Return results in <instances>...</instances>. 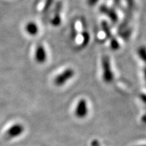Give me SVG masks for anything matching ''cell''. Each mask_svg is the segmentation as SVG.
Segmentation results:
<instances>
[{
  "mask_svg": "<svg viewBox=\"0 0 146 146\" xmlns=\"http://www.w3.org/2000/svg\"><path fill=\"white\" fill-rule=\"evenodd\" d=\"M91 145H92V146H99V144H98V141H94L92 143H91Z\"/></svg>",
  "mask_w": 146,
  "mask_h": 146,
  "instance_id": "cell-15",
  "label": "cell"
},
{
  "mask_svg": "<svg viewBox=\"0 0 146 146\" xmlns=\"http://www.w3.org/2000/svg\"><path fill=\"white\" fill-rule=\"evenodd\" d=\"M98 1H99V0H87V3L90 6H94Z\"/></svg>",
  "mask_w": 146,
  "mask_h": 146,
  "instance_id": "cell-13",
  "label": "cell"
},
{
  "mask_svg": "<svg viewBox=\"0 0 146 146\" xmlns=\"http://www.w3.org/2000/svg\"><path fill=\"white\" fill-rule=\"evenodd\" d=\"M102 29H103L104 31L105 32L106 35L109 39H111V36H112V33H111L110 29L109 28L108 25L107 23H106L105 21H104L102 23Z\"/></svg>",
  "mask_w": 146,
  "mask_h": 146,
  "instance_id": "cell-10",
  "label": "cell"
},
{
  "mask_svg": "<svg viewBox=\"0 0 146 146\" xmlns=\"http://www.w3.org/2000/svg\"><path fill=\"white\" fill-rule=\"evenodd\" d=\"M142 146H146V145H142Z\"/></svg>",
  "mask_w": 146,
  "mask_h": 146,
  "instance_id": "cell-18",
  "label": "cell"
},
{
  "mask_svg": "<svg viewBox=\"0 0 146 146\" xmlns=\"http://www.w3.org/2000/svg\"><path fill=\"white\" fill-rule=\"evenodd\" d=\"M26 30L29 34L31 35H35L37 33L39 29H38L37 26L35 24L33 23H30L27 25Z\"/></svg>",
  "mask_w": 146,
  "mask_h": 146,
  "instance_id": "cell-9",
  "label": "cell"
},
{
  "mask_svg": "<svg viewBox=\"0 0 146 146\" xmlns=\"http://www.w3.org/2000/svg\"><path fill=\"white\" fill-rule=\"evenodd\" d=\"M138 54L139 57L143 61L146 63V48L144 47H141L139 49Z\"/></svg>",
  "mask_w": 146,
  "mask_h": 146,
  "instance_id": "cell-11",
  "label": "cell"
},
{
  "mask_svg": "<svg viewBox=\"0 0 146 146\" xmlns=\"http://www.w3.org/2000/svg\"><path fill=\"white\" fill-rule=\"evenodd\" d=\"M74 74V71L72 68H67L56 76L54 79V83L57 86H61L72 78Z\"/></svg>",
  "mask_w": 146,
  "mask_h": 146,
  "instance_id": "cell-2",
  "label": "cell"
},
{
  "mask_svg": "<svg viewBox=\"0 0 146 146\" xmlns=\"http://www.w3.org/2000/svg\"><path fill=\"white\" fill-rule=\"evenodd\" d=\"M144 74H145V81H146V68L144 70Z\"/></svg>",
  "mask_w": 146,
  "mask_h": 146,
  "instance_id": "cell-17",
  "label": "cell"
},
{
  "mask_svg": "<svg viewBox=\"0 0 146 146\" xmlns=\"http://www.w3.org/2000/svg\"><path fill=\"white\" fill-rule=\"evenodd\" d=\"M110 46L112 47V50H118L119 48L120 45L119 43H118V41H116V39L114 38H111V41H110Z\"/></svg>",
  "mask_w": 146,
  "mask_h": 146,
  "instance_id": "cell-12",
  "label": "cell"
},
{
  "mask_svg": "<svg viewBox=\"0 0 146 146\" xmlns=\"http://www.w3.org/2000/svg\"><path fill=\"white\" fill-rule=\"evenodd\" d=\"M100 11L104 13L106 15L108 16V17L110 18V19L112 21L113 23H116L118 21V16L114 10H113L112 9L108 8V7L105 6V5H102L100 8Z\"/></svg>",
  "mask_w": 146,
  "mask_h": 146,
  "instance_id": "cell-6",
  "label": "cell"
},
{
  "mask_svg": "<svg viewBox=\"0 0 146 146\" xmlns=\"http://www.w3.org/2000/svg\"><path fill=\"white\" fill-rule=\"evenodd\" d=\"M88 109H87V102L85 100H81L78 102L75 110L76 116L78 118H83L87 114Z\"/></svg>",
  "mask_w": 146,
  "mask_h": 146,
  "instance_id": "cell-3",
  "label": "cell"
},
{
  "mask_svg": "<svg viewBox=\"0 0 146 146\" xmlns=\"http://www.w3.org/2000/svg\"><path fill=\"white\" fill-rule=\"evenodd\" d=\"M36 60L39 63L45 62L47 59V54L44 47L43 45H39L35 52Z\"/></svg>",
  "mask_w": 146,
  "mask_h": 146,
  "instance_id": "cell-5",
  "label": "cell"
},
{
  "mask_svg": "<svg viewBox=\"0 0 146 146\" xmlns=\"http://www.w3.org/2000/svg\"><path fill=\"white\" fill-rule=\"evenodd\" d=\"M53 0H47L46 1V4H45V10H46L47 8H49L51 6V4H52Z\"/></svg>",
  "mask_w": 146,
  "mask_h": 146,
  "instance_id": "cell-14",
  "label": "cell"
},
{
  "mask_svg": "<svg viewBox=\"0 0 146 146\" xmlns=\"http://www.w3.org/2000/svg\"><path fill=\"white\" fill-rule=\"evenodd\" d=\"M102 68H103V79L106 83H112L114 79V74L111 69L109 58L104 56L102 58Z\"/></svg>",
  "mask_w": 146,
  "mask_h": 146,
  "instance_id": "cell-1",
  "label": "cell"
},
{
  "mask_svg": "<svg viewBox=\"0 0 146 146\" xmlns=\"http://www.w3.org/2000/svg\"><path fill=\"white\" fill-rule=\"evenodd\" d=\"M128 6H127V16H126L125 19L124 20L123 23L120 26V29H123L127 27V25L129 23V21L131 20L132 17V14L133 12V9H134L135 3L133 0H127Z\"/></svg>",
  "mask_w": 146,
  "mask_h": 146,
  "instance_id": "cell-4",
  "label": "cell"
},
{
  "mask_svg": "<svg viewBox=\"0 0 146 146\" xmlns=\"http://www.w3.org/2000/svg\"><path fill=\"white\" fill-rule=\"evenodd\" d=\"M114 3H115V5H118V3H120V0H114Z\"/></svg>",
  "mask_w": 146,
  "mask_h": 146,
  "instance_id": "cell-16",
  "label": "cell"
},
{
  "mask_svg": "<svg viewBox=\"0 0 146 146\" xmlns=\"http://www.w3.org/2000/svg\"><path fill=\"white\" fill-rule=\"evenodd\" d=\"M62 8V4L61 3H58L57 5H56V9H55V11H56V13L54 14V18L51 21V23L54 26L57 27L60 25V23H61V18H60V12L61 11Z\"/></svg>",
  "mask_w": 146,
  "mask_h": 146,
  "instance_id": "cell-8",
  "label": "cell"
},
{
  "mask_svg": "<svg viewBox=\"0 0 146 146\" xmlns=\"http://www.w3.org/2000/svg\"><path fill=\"white\" fill-rule=\"evenodd\" d=\"M24 128L21 125H16L12 127L7 132V134L10 137H14L21 135L23 132Z\"/></svg>",
  "mask_w": 146,
  "mask_h": 146,
  "instance_id": "cell-7",
  "label": "cell"
}]
</instances>
